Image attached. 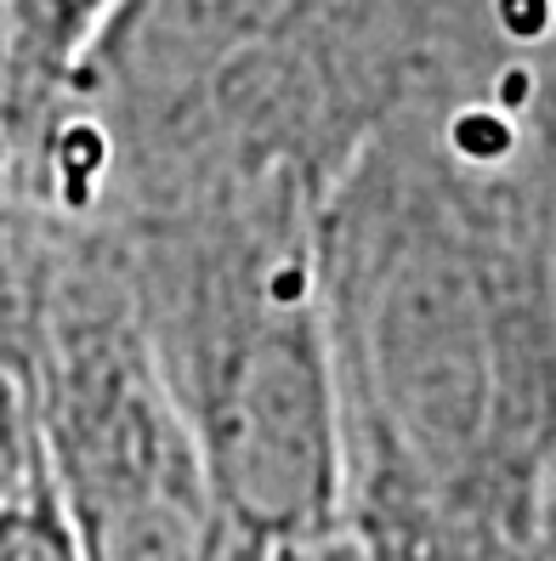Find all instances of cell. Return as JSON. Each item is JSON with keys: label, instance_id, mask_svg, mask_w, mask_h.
<instances>
[{"label": "cell", "instance_id": "obj_1", "mask_svg": "<svg viewBox=\"0 0 556 561\" xmlns=\"http://www.w3.org/2000/svg\"><path fill=\"white\" fill-rule=\"evenodd\" d=\"M495 182L438 137H370L318 199L347 522L488 516L545 527L556 482V352L488 244Z\"/></svg>", "mask_w": 556, "mask_h": 561}, {"label": "cell", "instance_id": "obj_2", "mask_svg": "<svg viewBox=\"0 0 556 561\" xmlns=\"http://www.w3.org/2000/svg\"><path fill=\"white\" fill-rule=\"evenodd\" d=\"M46 488L80 561H227V522L114 227H23Z\"/></svg>", "mask_w": 556, "mask_h": 561}, {"label": "cell", "instance_id": "obj_3", "mask_svg": "<svg viewBox=\"0 0 556 561\" xmlns=\"http://www.w3.org/2000/svg\"><path fill=\"white\" fill-rule=\"evenodd\" d=\"M46 482L23 227H0V505Z\"/></svg>", "mask_w": 556, "mask_h": 561}, {"label": "cell", "instance_id": "obj_4", "mask_svg": "<svg viewBox=\"0 0 556 561\" xmlns=\"http://www.w3.org/2000/svg\"><path fill=\"white\" fill-rule=\"evenodd\" d=\"M7 7V41H12V80L0 91V130L23 125L46 130L57 91L69 85V69L80 62L86 41L97 35V23L109 18L114 0H0Z\"/></svg>", "mask_w": 556, "mask_h": 561}, {"label": "cell", "instance_id": "obj_5", "mask_svg": "<svg viewBox=\"0 0 556 561\" xmlns=\"http://www.w3.org/2000/svg\"><path fill=\"white\" fill-rule=\"evenodd\" d=\"M0 561H80L75 534L46 482L0 505Z\"/></svg>", "mask_w": 556, "mask_h": 561}, {"label": "cell", "instance_id": "obj_6", "mask_svg": "<svg viewBox=\"0 0 556 561\" xmlns=\"http://www.w3.org/2000/svg\"><path fill=\"white\" fill-rule=\"evenodd\" d=\"M461 164H477V171H500V164L522 148V130H517V114L500 108V103H466L454 108L443 137H438Z\"/></svg>", "mask_w": 556, "mask_h": 561}, {"label": "cell", "instance_id": "obj_7", "mask_svg": "<svg viewBox=\"0 0 556 561\" xmlns=\"http://www.w3.org/2000/svg\"><path fill=\"white\" fill-rule=\"evenodd\" d=\"M227 561H370L352 527L324 534H284V539H234Z\"/></svg>", "mask_w": 556, "mask_h": 561}, {"label": "cell", "instance_id": "obj_8", "mask_svg": "<svg viewBox=\"0 0 556 561\" xmlns=\"http://www.w3.org/2000/svg\"><path fill=\"white\" fill-rule=\"evenodd\" d=\"M495 23L506 28V41L540 46L556 28V0H495Z\"/></svg>", "mask_w": 556, "mask_h": 561}, {"label": "cell", "instance_id": "obj_9", "mask_svg": "<svg viewBox=\"0 0 556 561\" xmlns=\"http://www.w3.org/2000/svg\"><path fill=\"white\" fill-rule=\"evenodd\" d=\"M12 80V41H7V7H0V91Z\"/></svg>", "mask_w": 556, "mask_h": 561}, {"label": "cell", "instance_id": "obj_10", "mask_svg": "<svg viewBox=\"0 0 556 561\" xmlns=\"http://www.w3.org/2000/svg\"><path fill=\"white\" fill-rule=\"evenodd\" d=\"M545 539L556 550V482H551V500H545Z\"/></svg>", "mask_w": 556, "mask_h": 561}]
</instances>
